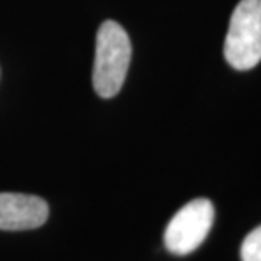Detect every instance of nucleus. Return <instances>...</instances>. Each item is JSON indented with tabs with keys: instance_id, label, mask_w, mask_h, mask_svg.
I'll use <instances>...</instances> for the list:
<instances>
[{
	"instance_id": "1",
	"label": "nucleus",
	"mask_w": 261,
	"mask_h": 261,
	"mask_svg": "<svg viewBox=\"0 0 261 261\" xmlns=\"http://www.w3.org/2000/svg\"><path fill=\"white\" fill-rule=\"evenodd\" d=\"M132 59L128 34L120 24L107 20L96 34V54L93 68V86L101 98L120 93Z\"/></svg>"
},
{
	"instance_id": "2",
	"label": "nucleus",
	"mask_w": 261,
	"mask_h": 261,
	"mask_svg": "<svg viewBox=\"0 0 261 261\" xmlns=\"http://www.w3.org/2000/svg\"><path fill=\"white\" fill-rule=\"evenodd\" d=\"M224 58L232 68L246 71L261 61V0H241L231 15Z\"/></svg>"
},
{
	"instance_id": "3",
	"label": "nucleus",
	"mask_w": 261,
	"mask_h": 261,
	"mask_svg": "<svg viewBox=\"0 0 261 261\" xmlns=\"http://www.w3.org/2000/svg\"><path fill=\"white\" fill-rule=\"evenodd\" d=\"M214 223V205L207 199L187 202L165 229L164 244L175 256H186L197 249L207 238Z\"/></svg>"
},
{
	"instance_id": "4",
	"label": "nucleus",
	"mask_w": 261,
	"mask_h": 261,
	"mask_svg": "<svg viewBox=\"0 0 261 261\" xmlns=\"http://www.w3.org/2000/svg\"><path fill=\"white\" fill-rule=\"evenodd\" d=\"M49 205L44 199L29 194H0V229H36L47 221Z\"/></svg>"
},
{
	"instance_id": "5",
	"label": "nucleus",
	"mask_w": 261,
	"mask_h": 261,
	"mask_svg": "<svg viewBox=\"0 0 261 261\" xmlns=\"http://www.w3.org/2000/svg\"><path fill=\"white\" fill-rule=\"evenodd\" d=\"M241 261H261V226L254 227L241 244Z\"/></svg>"
}]
</instances>
